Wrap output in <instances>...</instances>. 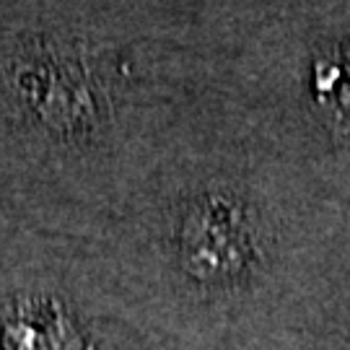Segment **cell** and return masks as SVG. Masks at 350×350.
Wrapping results in <instances>:
<instances>
[{"mask_svg":"<svg viewBox=\"0 0 350 350\" xmlns=\"http://www.w3.org/2000/svg\"><path fill=\"white\" fill-rule=\"evenodd\" d=\"M3 348L5 350H88L57 306L31 309L16 314L3 327Z\"/></svg>","mask_w":350,"mask_h":350,"instance_id":"6da1fadb","label":"cell"}]
</instances>
